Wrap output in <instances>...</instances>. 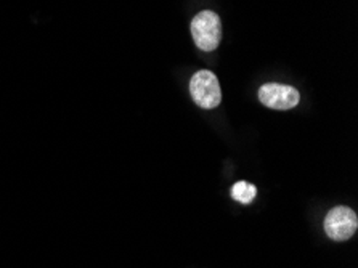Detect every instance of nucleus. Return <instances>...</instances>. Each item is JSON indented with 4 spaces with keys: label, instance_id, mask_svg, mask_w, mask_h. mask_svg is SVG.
I'll return each mask as SVG.
<instances>
[{
    "label": "nucleus",
    "instance_id": "3",
    "mask_svg": "<svg viewBox=\"0 0 358 268\" xmlns=\"http://www.w3.org/2000/svg\"><path fill=\"white\" fill-rule=\"evenodd\" d=\"M358 228L357 214L349 207L338 206L328 212L324 218V232L333 241H347Z\"/></svg>",
    "mask_w": 358,
    "mask_h": 268
},
{
    "label": "nucleus",
    "instance_id": "2",
    "mask_svg": "<svg viewBox=\"0 0 358 268\" xmlns=\"http://www.w3.org/2000/svg\"><path fill=\"white\" fill-rule=\"evenodd\" d=\"M189 94L193 101L204 109H214L220 105L222 90L217 76L213 71L201 69L189 82Z\"/></svg>",
    "mask_w": 358,
    "mask_h": 268
},
{
    "label": "nucleus",
    "instance_id": "4",
    "mask_svg": "<svg viewBox=\"0 0 358 268\" xmlns=\"http://www.w3.org/2000/svg\"><path fill=\"white\" fill-rule=\"evenodd\" d=\"M259 100L267 108L286 111V109L299 105L301 95L294 87L270 82V84H264L259 89Z\"/></svg>",
    "mask_w": 358,
    "mask_h": 268
},
{
    "label": "nucleus",
    "instance_id": "5",
    "mask_svg": "<svg viewBox=\"0 0 358 268\" xmlns=\"http://www.w3.org/2000/svg\"><path fill=\"white\" fill-rule=\"evenodd\" d=\"M257 195V188L254 187L252 183L248 182H238L233 185L231 188V196L233 199H236L241 204H251Z\"/></svg>",
    "mask_w": 358,
    "mask_h": 268
},
{
    "label": "nucleus",
    "instance_id": "1",
    "mask_svg": "<svg viewBox=\"0 0 358 268\" xmlns=\"http://www.w3.org/2000/svg\"><path fill=\"white\" fill-rule=\"evenodd\" d=\"M192 36L199 50H215L222 41V23L219 15L210 10L199 12L192 21Z\"/></svg>",
    "mask_w": 358,
    "mask_h": 268
}]
</instances>
